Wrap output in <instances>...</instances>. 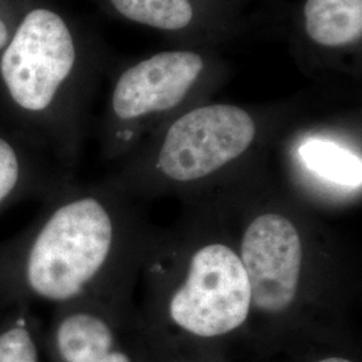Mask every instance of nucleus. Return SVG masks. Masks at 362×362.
Masks as SVG:
<instances>
[{"mask_svg":"<svg viewBox=\"0 0 362 362\" xmlns=\"http://www.w3.org/2000/svg\"><path fill=\"white\" fill-rule=\"evenodd\" d=\"M308 362H357L353 358H350L348 356L344 354H326V356H321L318 358H313L310 361Z\"/></svg>","mask_w":362,"mask_h":362,"instance_id":"13","label":"nucleus"},{"mask_svg":"<svg viewBox=\"0 0 362 362\" xmlns=\"http://www.w3.org/2000/svg\"><path fill=\"white\" fill-rule=\"evenodd\" d=\"M306 31L315 43L338 47L361 38L362 0H308Z\"/></svg>","mask_w":362,"mask_h":362,"instance_id":"9","label":"nucleus"},{"mask_svg":"<svg viewBox=\"0 0 362 362\" xmlns=\"http://www.w3.org/2000/svg\"><path fill=\"white\" fill-rule=\"evenodd\" d=\"M303 169L330 200H356L362 187L361 157L339 144L310 137L299 146Z\"/></svg>","mask_w":362,"mask_h":362,"instance_id":"8","label":"nucleus"},{"mask_svg":"<svg viewBox=\"0 0 362 362\" xmlns=\"http://www.w3.org/2000/svg\"><path fill=\"white\" fill-rule=\"evenodd\" d=\"M42 324L34 309L13 308L0 315V362H43Z\"/></svg>","mask_w":362,"mask_h":362,"instance_id":"10","label":"nucleus"},{"mask_svg":"<svg viewBox=\"0 0 362 362\" xmlns=\"http://www.w3.org/2000/svg\"><path fill=\"white\" fill-rule=\"evenodd\" d=\"M128 192H52L26 230L0 245V315L128 296L146 245Z\"/></svg>","mask_w":362,"mask_h":362,"instance_id":"1","label":"nucleus"},{"mask_svg":"<svg viewBox=\"0 0 362 362\" xmlns=\"http://www.w3.org/2000/svg\"><path fill=\"white\" fill-rule=\"evenodd\" d=\"M117 11L133 22L161 30H181L194 18L188 0H110Z\"/></svg>","mask_w":362,"mask_h":362,"instance_id":"11","label":"nucleus"},{"mask_svg":"<svg viewBox=\"0 0 362 362\" xmlns=\"http://www.w3.org/2000/svg\"><path fill=\"white\" fill-rule=\"evenodd\" d=\"M7 40H8V30L4 25V22L0 19V49L7 43Z\"/></svg>","mask_w":362,"mask_h":362,"instance_id":"14","label":"nucleus"},{"mask_svg":"<svg viewBox=\"0 0 362 362\" xmlns=\"http://www.w3.org/2000/svg\"><path fill=\"white\" fill-rule=\"evenodd\" d=\"M204 67L196 52H160L130 67L117 82L112 107L118 119L134 121L180 104Z\"/></svg>","mask_w":362,"mask_h":362,"instance_id":"7","label":"nucleus"},{"mask_svg":"<svg viewBox=\"0 0 362 362\" xmlns=\"http://www.w3.org/2000/svg\"><path fill=\"white\" fill-rule=\"evenodd\" d=\"M28 194L35 192L23 158L13 144L0 137V211Z\"/></svg>","mask_w":362,"mask_h":362,"instance_id":"12","label":"nucleus"},{"mask_svg":"<svg viewBox=\"0 0 362 362\" xmlns=\"http://www.w3.org/2000/svg\"><path fill=\"white\" fill-rule=\"evenodd\" d=\"M252 298V324H298L329 297L330 254L303 215L279 200L247 211L235 239Z\"/></svg>","mask_w":362,"mask_h":362,"instance_id":"2","label":"nucleus"},{"mask_svg":"<svg viewBox=\"0 0 362 362\" xmlns=\"http://www.w3.org/2000/svg\"><path fill=\"white\" fill-rule=\"evenodd\" d=\"M176 248L157 287L158 325L169 336L199 345L248 330L251 286L235 239L202 233Z\"/></svg>","mask_w":362,"mask_h":362,"instance_id":"3","label":"nucleus"},{"mask_svg":"<svg viewBox=\"0 0 362 362\" xmlns=\"http://www.w3.org/2000/svg\"><path fill=\"white\" fill-rule=\"evenodd\" d=\"M76 62L74 42L62 18L49 10L27 13L3 52L0 71L13 104L30 115L52 106Z\"/></svg>","mask_w":362,"mask_h":362,"instance_id":"6","label":"nucleus"},{"mask_svg":"<svg viewBox=\"0 0 362 362\" xmlns=\"http://www.w3.org/2000/svg\"><path fill=\"white\" fill-rule=\"evenodd\" d=\"M255 136V121L242 107H197L169 128L158 152L157 169L173 184L207 180L245 155Z\"/></svg>","mask_w":362,"mask_h":362,"instance_id":"4","label":"nucleus"},{"mask_svg":"<svg viewBox=\"0 0 362 362\" xmlns=\"http://www.w3.org/2000/svg\"><path fill=\"white\" fill-rule=\"evenodd\" d=\"M128 296L95 298L54 308L42 327L50 362H146Z\"/></svg>","mask_w":362,"mask_h":362,"instance_id":"5","label":"nucleus"}]
</instances>
